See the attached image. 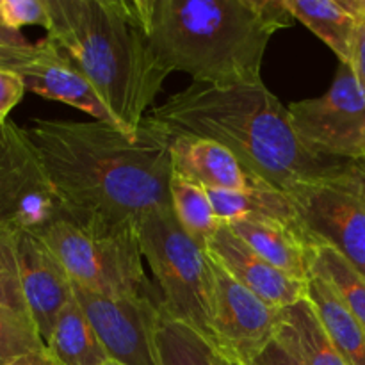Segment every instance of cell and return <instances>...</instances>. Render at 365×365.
Returning a JSON list of instances; mask_svg holds the SVG:
<instances>
[{"label":"cell","mask_w":365,"mask_h":365,"mask_svg":"<svg viewBox=\"0 0 365 365\" xmlns=\"http://www.w3.org/2000/svg\"><path fill=\"white\" fill-rule=\"evenodd\" d=\"M25 134L64 220L82 230H139L145 217L171 207V135L148 118L138 132L34 118Z\"/></svg>","instance_id":"obj_1"},{"label":"cell","mask_w":365,"mask_h":365,"mask_svg":"<svg viewBox=\"0 0 365 365\" xmlns=\"http://www.w3.org/2000/svg\"><path fill=\"white\" fill-rule=\"evenodd\" d=\"M171 135L210 139L230 150L262 184L291 195L328 173L341 160L305 148L289 109L264 86H214L192 82L146 114Z\"/></svg>","instance_id":"obj_2"},{"label":"cell","mask_w":365,"mask_h":365,"mask_svg":"<svg viewBox=\"0 0 365 365\" xmlns=\"http://www.w3.org/2000/svg\"><path fill=\"white\" fill-rule=\"evenodd\" d=\"M160 66L214 86L262 82L274 32L292 24L285 0H135Z\"/></svg>","instance_id":"obj_3"},{"label":"cell","mask_w":365,"mask_h":365,"mask_svg":"<svg viewBox=\"0 0 365 365\" xmlns=\"http://www.w3.org/2000/svg\"><path fill=\"white\" fill-rule=\"evenodd\" d=\"M46 39L88 78L116 123L138 132L170 73L135 0H46Z\"/></svg>","instance_id":"obj_4"},{"label":"cell","mask_w":365,"mask_h":365,"mask_svg":"<svg viewBox=\"0 0 365 365\" xmlns=\"http://www.w3.org/2000/svg\"><path fill=\"white\" fill-rule=\"evenodd\" d=\"M139 245L164 310L212 342L214 271L209 253L185 234L171 207L143 220Z\"/></svg>","instance_id":"obj_5"},{"label":"cell","mask_w":365,"mask_h":365,"mask_svg":"<svg viewBox=\"0 0 365 365\" xmlns=\"http://www.w3.org/2000/svg\"><path fill=\"white\" fill-rule=\"evenodd\" d=\"M36 235L78 287L103 296L143 294L163 299L159 287H153L145 273L139 230L96 234L57 217Z\"/></svg>","instance_id":"obj_6"},{"label":"cell","mask_w":365,"mask_h":365,"mask_svg":"<svg viewBox=\"0 0 365 365\" xmlns=\"http://www.w3.org/2000/svg\"><path fill=\"white\" fill-rule=\"evenodd\" d=\"M302 230L365 274V163L341 160L289 195Z\"/></svg>","instance_id":"obj_7"},{"label":"cell","mask_w":365,"mask_h":365,"mask_svg":"<svg viewBox=\"0 0 365 365\" xmlns=\"http://www.w3.org/2000/svg\"><path fill=\"white\" fill-rule=\"evenodd\" d=\"M287 109L296 135L314 155L365 163V95L351 64H339L324 95Z\"/></svg>","instance_id":"obj_8"},{"label":"cell","mask_w":365,"mask_h":365,"mask_svg":"<svg viewBox=\"0 0 365 365\" xmlns=\"http://www.w3.org/2000/svg\"><path fill=\"white\" fill-rule=\"evenodd\" d=\"M64 217L25 128L0 125V228L41 230Z\"/></svg>","instance_id":"obj_9"},{"label":"cell","mask_w":365,"mask_h":365,"mask_svg":"<svg viewBox=\"0 0 365 365\" xmlns=\"http://www.w3.org/2000/svg\"><path fill=\"white\" fill-rule=\"evenodd\" d=\"M212 271V344L225 360L253 365L277 339L284 309L260 299L214 260Z\"/></svg>","instance_id":"obj_10"},{"label":"cell","mask_w":365,"mask_h":365,"mask_svg":"<svg viewBox=\"0 0 365 365\" xmlns=\"http://www.w3.org/2000/svg\"><path fill=\"white\" fill-rule=\"evenodd\" d=\"M73 292L109 360L121 365H159L155 334L163 299L143 294L103 296L75 284Z\"/></svg>","instance_id":"obj_11"},{"label":"cell","mask_w":365,"mask_h":365,"mask_svg":"<svg viewBox=\"0 0 365 365\" xmlns=\"http://www.w3.org/2000/svg\"><path fill=\"white\" fill-rule=\"evenodd\" d=\"M0 68L20 75L25 88L43 98L66 103L95 120L118 125L88 78L46 38L25 46L0 48Z\"/></svg>","instance_id":"obj_12"},{"label":"cell","mask_w":365,"mask_h":365,"mask_svg":"<svg viewBox=\"0 0 365 365\" xmlns=\"http://www.w3.org/2000/svg\"><path fill=\"white\" fill-rule=\"evenodd\" d=\"M21 292L41 339H50L61 310L73 299V282L52 250L29 230H16Z\"/></svg>","instance_id":"obj_13"},{"label":"cell","mask_w":365,"mask_h":365,"mask_svg":"<svg viewBox=\"0 0 365 365\" xmlns=\"http://www.w3.org/2000/svg\"><path fill=\"white\" fill-rule=\"evenodd\" d=\"M207 253L234 280L277 309H287L307 299L309 282L296 280L271 266L239 239L228 225H221L207 246Z\"/></svg>","instance_id":"obj_14"},{"label":"cell","mask_w":365,"mask_h":365,"mask_svg":"<svg viewBox=\"0 0 365 365\" xmlns=\"http://www.w3.org/2000/svg\"><path fill=\"white\" fill-rule=\"evenodd\" d=\"M170 150L173 175L187 178L207 191H246L266 185L257 180L230 150L210 139L171 135Z\"/></svg>","instance_id":"obj_15"},{"label":"cell","mask_w":365,"mask_h":365,"mask_svg":"<svg viewBox=\"0 0 365 365\" xmlns=\"http://www.w3.org/2000/svg\"><path fill=\"white\" fill-rule=\"evenodd\" d=\"M239 239L257 255L296 280H310V246L312 239L298 223L271 220V217H245L228 225Z\"/></svg>","instance_id":"obj_16"},{"label":"cell","mask_w":365,"mask_h":365,"mask_svg":"<svg viewBox=\"0 0 365 365\" xmlns=\"http://www.w3.org/2000/svg\"><path fill=\"white\" fill-rule=\"evenodd\" d=\"M274 341L305 365H348L309 298L284 309V319Z\"/></svg>","instance_id":"obj_17"},{"label":"cell","mask_w":365,"mask_h":365,"mask_svg":"<svg viewBox=\"0 0 365 365\" xmlns=\"http://www.w3.org/2000/svg\"><path fill=\"white\" fill-rule=\"evenodd\" d=\"M292 18L302 21L339 57V64H353L359 20L341 0H285Z\"/></svg>","instance_id":"obj_18"},{"label":"cell","mask_w":365,"mask_h":365,"mask_svg":"<svg viewBox=\"0 0 365 365\" xmlns=\"http://www.w3.org/2000/svg\"><path fill=\"white\" fill-rule=\"evenodd\" d=\"M307 298L321 324L348 365H365V330L349 314L334 289L319 277H310Z\"/></svg>","instance_id":"obj_19"},{"label":"cell","mask_w":365,"mask_h":365,"mask_svg":"<svg viewBox=\"0 0 365 365\" xmlns=\"http://www.w3.org/2000/svg\"><path fill=\"white\" fill-rule=\"evenodd\" d=\"M46 349L63 365H102L109 360L75 296L61 310L46 341Z\"/></svg>","instance_id":"obj_20"},{"label":"cell","mask_w":365,"mask_h":365,"mask_svg":"<svg viewBox=\"0 0 365 365\" xmlns=\"http://www.w3.org/2000/svg\"><path fill=\"white\" fill-rule=\"evenodd\" d=\"M207 192L214 207V214L221 225H230L245 217H271L287 223H298L289 195L269 185H255L246 191Z\"/></svg>","instance_id":"obj_21"},{"label":"cell","mask_w":365,"mask_h":365,"mask_svg":"<svg viewBox=\"0 0 365 365\" xmlns=\"http://www.w3.org/2000/svg\"><path fill=\"white\" fill-rule=\"evenodd\" d=\"M310 277H319L334 289L346 309L365 330V274L342 253L324 242L310 246Z\"/></svg>","instance_id":"obj_22"},{"label":"cell","mask_w":365,"mask_h":365,"mask_svg":"<svg viewBox=\"0 0 365 365\" xmlns=\"http://www.w3.org/2000/svg\"><path fill=\"white\" fill-rule=\"evenodd\" d=\"M159 365H223L216 346L195 328L173 319L164 310L155 334Z\"/></svg>","instance_id":"obj_23"},{"label":"cell","mask_w":365,"mask_h":365,"mask_svg":"<svg viewBox=\"0 0 365 365\" xmlns=\"http://www.w3.org/2000/svg\"><path fill=\"white\" fill-rule=\"evenodd\" d=\"M170 200L171 210L178 225L196 245H200L207 252V246L221 227L214 214L207 189L187 178L171 173Z\"/></svg>","instance_id":"obj_24"},{"label":"cell","mask_w":365,"mask_h":365,"mask_svg":"<svg viewBox=\"0 0 365 365\" xmlns=\"http://www.w3.org/2000/svg\"><path fill=\"white\" fill-rule=\"evenodd\" d=\"M45 348V341L29 314L0 305V365H11Z\"/></svg>","instance_id":"obj_25"},{"label":"cell","mask_w":365,"mask_h":365,"mask_svg":"<svg viewBox=\"0 0 365 365\" xmlns=\"http://www.w3.org/2000/svg\"><path fill=\"white\" fill-rule=\"evenodd\" d=\"M0 305L29 314L21 292L16 255V228H0Z\"/></svg>","instance_id":"obj_26"},{"label":"cell","mask_w":365,"mask_h":365,"mask_svg":"<svg viewBox=\"0 0 365 365\" xmlns=\"http://www.w3.org/2000/svg\"><path fill=\"white\" fill-rule=\"evenodd\" d=\"M0 16L11 31L20 32L25 25L48 24L46 0H0Z\"/></svg>","instance_id":"obj_27"},{"label":"cell","mask_w":365,"mask_h":365,"mask_svg":"<svg viewBox=\"0 0 365 365\" xmlns=\"http://www.w3.org/2000/svg\"><path fill=\"white\" fill-rule=\"evenodd\" d=\"M25 91L27 88L20 75L6 70V68H0V125L6 123L7 116L21 102Z\"/></svg>","instance_id":"obj_28"},{"label":"cell","mask_w":365,"mask_h":365,"mask_svg":"<svg viewBox=\"0 0 365 365\" xmlns=\"http://www.w3.org/2000/svg\"><path fill=\"white\" fill-rule=\"evenodd\" d=\"M253 365H305L299 359H296L294 355L287 351V349L282 348L277 341L262 353V355L257 359V362Z\"/></svg>","instance_id":"obj_29"},{"label":"cell","mask_w":365,"mask_h":365,"mask_svg":"<svg viewBox=\"0 0 365 365\" xmlns=\"http://www.w3.org/2000/svg\"><path fill=\"white\" fill-rule=\"evenodd\" d=\"M351 66H353V70H355L356 78H359V84L365 95V24H360V27H359L355 56H353Z\"/></svg>","instance_id":"obj_30"},{"label":"cell","mask_w":365,"mask_h":365,"mask_svg":"<svg viewBox=\"0 0 365 365\" xmlns=\"http://www.w3.org/2000/svg\"><path fill=\"white\" fill-rule=\"evenodd\" d=\"M29 39L25 38L21 32L11 31L6 24H4L2 16H0V48H9V46H25L29 45Z\"/></svg>","instance_id":"obj_31"},{"label":"cell","mask_w":365,"mask_h":365,"mask_svg":"<svg viewBox=\"0 0 365 365\" xmlns=\"http://www.w3.org/2000/svg\"><path fill=\"white\" fill-rule=\"evenodd\" d=\"M11 365H63V364H61L59 360H57L56 356H53L52 353L45 348L43 351L32 353V355L24 356V359L16 360V362L11 364Z\"/></svg>","instance_id":"obj_32"},{"label":"cell","mask_w":365,"mask_h":365,"mask_svg":"<svg viewBox=\"0 0 365 365\" xmlns=\"http://www.w3.org/2000/svg\"><path fill=\"white\" fill-rule=\"evenodd\" d=\"M341 4L359 20V24H365V0H341Z\"/></svg>","instance_id":"obj_33"},{"label":"cell","mask_w":365,"mask_h":365,"mask_svg":"<svg viewBox=\"0 0 365 365\" xmlns=\"http://www.w3.org/2000/svg\"><path fill=\"white\" fill-rule=\"evenodd\" d=\"M102 365H121V364H118V362H113V360H107L106 364H102Z\"/></svg>","instance_id":"obj_34"},{"label":"cell","mask_w":365,"mask_h":365,"mask_svg":"<svg viewBox=\"0 0 365 365\" xmlns=\"http://www.w3.org/2000/svg\"><path fill=\"white\" fill-rule=\"evenodd\" d=\"M223 365H239V364H234V362H230V360L223 359Z\"/></svg>","instance_id":"obj_35"}]
</instances>
